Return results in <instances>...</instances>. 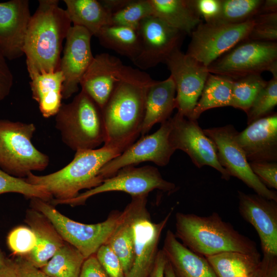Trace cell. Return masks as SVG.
<instances>
[{
	"label": "cell",
	"mask_w": 277,
	"mask_h": 277,
	"mask_svg": "<svg viewBox=\"0 0 277 277\" xmlns=\"http://www.w3.org/2000/svg\"><path fill=\"white\" fill-rule=\"evenodd\" d=\"M175 185L164 179L158 169L152 166L141 167L128 166L122 168L113 176L105 179L99 186L80 193L75 197L59 202L71 206L83 205L90 197L111 191H121L131 196L148 195L154 189L172 192Z\"/></svg>",
	"instance_id": "11"
},
{
	"label": "cell",
	"mask_w": 277,
	"mask_h": 277,
	"mask_svg": "<svg viewBox=\"0 0 277 277\" xmlns=\"http://www.w3.org/2000/svg\"><path fill=\"white\" fill-rule=\"evenodd\" d=\"M235 139L249 162H276V113L250 123L242 132H237Z\"/></svg>",
	"instance_id": "21"
},
{
	"label": "cell",
	"mask_w": 277,
	"mask_h": 277,
	"mask_svg": "<svg viewBox=\"0 0 277 277\" xmlns=\"http://www.w3.org/2000/svg\"><path fill=\"white\" fill-rule=\"evenodd\" d=\"M9 265L18 277H50L23 256L9 259Z\"/></svg>",
	"instance_id": "42"
},
{
	"label": "cell",
	"mask_w": 277,
	"mask_h": 277,
	"mask_svg": "<svg viewBox=\"0 0 277 277\" xmlns=\"http://www.w3.org/2000/svg\"><path fill=\"white\" fill-rule=\"evenodd\" d=\"M137 30L141 50L133 63L142 70L165 63L173 52L180 49L185 35L153 15L142 21Z\"/></svg>",
	"instance_id": "17"
},
{
	"label": "cell",
	"mask_w": 277,
	"mask_h": 277,
	"mask_svg": "<svg viewBox=\"0 0 277 277\" xmlns=\"http://www.w3.org/2000/svg\"><path fill=\"white\" fill-rule=\"evenodd\" d=\"M79 277H109L98 262L95 254L86 259Z\"/></svg>",
	"instance_id": "45"
},
{
	"label": "cell",
	"mask_w": 277,
	"mask_h": 277,
	"mask_svg": "<svg viewBox=\"0 0 277 277\" xmlns=\"http://www.w3.org/2000/svg\"><path fill=\"white\" fill-rule=\"evenodd\" d=\"M162 250L176 277H217L206 258L185 246L170 230Z\"/></svg>",
	"instance_id": "23"
},
{
	"label": "cell",
	"mask_w": 277,
	"mask_h": 277,
	"mask_svg": "<svg viewBox=\"0 0 277 277\" xmlns=\"http://www.w3.org/2000/svg\"><path fill=\"white\" fill-rule=\"evenodd\" d=\"M210 73L236 79L268 71L277 79V44L246 39L208 67Z\"/></svg>",
	"instance_id": "9"
},
{
	"label": "cell",
	"mask_w": 277,
	"mask_h": 277,
	"mask_svg": "<svg viewBox=\"0 0 277 277\" xmlns=\"http://www.w3.org/2000/svg\"><path fill=\"white\" fill-rule=\"evenodd\" d=\"M170 121L169 138L174 149L186 153L196 167L209 166L218 171L223 179L228 181L231 176L218 161L215 145L205 135L197 120L177 112Z\"/></svg>",
	"instance_id": "15"
},
{
	"label": "cell",
	"mask_w": 277,
	"mask_h": 277,
	"mask_svg": "<svg viewBox=\"0 0 277 277\" xmlns=\"http://www.w3.org/2000/svg\"><path fill=\"white\" fill-rule=\"evenodd\" d=\"M153 15L169 26L190 35L202 22L195 0H149Z\"/></svg>",
	"instance_id": "25"
},
{
	"label": "cell",
	"mask_w": 277,
	"mask_h": 277,
	"mask_svg": "<svg viewBox=\"0 0 277 277\" xmlns=\"http://www.w3.org/2000/svg\"><path fill=\"white\" fill-rule=\"evenodd\" d=\"M153 15L149 0H129L123 8L111 14L112 25L138 29L140 23Z\"/></svg>",
	"instance_id": "35"
},
{
	"label": "cell",
	"mask_w": 277,
	"mask_h": 277,
	"mask_svg": "<svg viewBox=\"0 0 277 277\" xmlns=\"http://www.w3.org/2000/svg\"><path fill=\"white\" fill-rule=\"evenodd\" d=\"M167 261L163 250H159L149 277H164V269Z\"/></svg>",
	"instance_id": "46"
},
{
	"label": "cell",
	"mask_w": 277,
	"mask_h": 277,
	"mask_svg": "<svg viewBox=\"0 0 277 277\" xmlns=\"http://www.w3.org/2000/svg\"><path fill=\"white\" fill-rule=\"evenodd\" d=\"M65 9L58 0H39L31 15L24 46L30 78L44 72L60 70L63 42L72 27Z\"/></svg>",
	"instance_id": "1"
},
{
	"label": "cell",
	"mask_w": 277,
	"mask_h": 277,
	"mask_svg": "<svg viewBox=\"0 0 277 277\" xmlns=\"http://www.w3.org/2000/svg\"><path fill=\"white\" fill-rule=\"evenodd\" d=\"M275 12H277V1H263V2L260 9L259 14L271 13Z\"/></svg>",
	"instance_id": "49"
},
{
	"label": "cell",
	"mask_w": 277,
	"mask_h": 277,
	"mask_svg": "<svg viewBox=\"0 0 277 277\" xmlns=\"http://www.w3.org/2000/svg\"><path fill=\"white\" fill-rule=\"evenodd\" d=\"M149 86L124 82L115 87L101 109L105 130L104 145L126 149L141 134Z\"/></svg>",
	"instance_id": "4"
},
{
	"label": "cell",
	"mask_w": 277,
	"mask_h": 277,
	"mask_svg": "<svg viewBox=\"0 0 277 277\" xmlns=\"http://www.w3.org/2000/svg\"><path fill=\"white\" fill-rule=\"evenodd\" d=\"M92 36L86 29L72 26L66 38L60 66L64 77L62 89L64 99L78 91L81 79L93 60Z\"/></svg>",
	"instance_id": "18"
},
{
	"label": "cell",
	"mask_w": 277,
	"mask_h": 277,
	"mask_svg": "<svg viewBox=\"0 0 277 277\" xmlns=\"http://www.w3.org/2000/svg\"><path fill=\"white\" fill-rule=\"evenodd\" d=\"M13 75L0 49V102L7 97L13 85Z\"/></svg>",
	"instance_id": "43"
},
{
	"label": "cell",
	"mask_w": 277,
	"mask_h": 277,
	"mask_svg": "<svg viewBox=\"0 0 277 277\" xmlns=\"http://www.w3.org/2000/svg\"><path fill=\"white\" fill-rule=\"evenodd\" d=\"M55 127L63 142L73 151L95 149L105 141L101 108L81 90L56 114Z\"/></svg>",
	"instance_id": "5"
},
{
	"label": "cell",
	"mask_w": 277,
	"mask_h": 277,
	"mask_svg": "<svg viewBox=\"0 0 277 277\" xmlns=\"http://www.w3.org/2000/svg\"><path fill=\"white\" fill-rule=\"evenodd\" d=\"M264 271L263 262L261 261L260 265L253 272L241 277H262Z\"/></svg>",
	"instance_id": "51"
},
{
	"label": "cell",
	"mask_w": 277,
	"mask_h": 277,
	"mask_svg": "<svg viewBox=\"0 0 277 277\" xmlns=\"http://www.w3.org/2000/svg\"><path fill=\"white\" fill-rule=\"evenodd\" d=\"M9 192L19 193L30 199L39 198L47 202L53 199L41 186L30 184L24 178L12 176L0 168V194Z\"/></svg>",
	"instance_id": "37"
},
{
	"label": "cell",
	"mask_w": 277,
	"mask_h": 277,
	"mask_svg": "<svg viewBox=\"0 0 277 277\" xmlns=\"http://www.w3.org/2000/svg\"><path fill=\"white\" fill-rule=\"evenodd\" d=\"M249 165L252 172L267 187L277 189L276 162H252Z\"/></svg>",
	"instance_id": "41"
},
{
	"label": "cell",
	"mask_w": 277,
	"mask_h": 277,
	"mask_svg": "<svg viewBox=\"0 0 277 277\" xmlns=\"http://www.w3.org/2000/svg\"><path fill=\"white\" fill-rule=\"evenodd\" d=\"M205 135L216 146L220 165L230 176L237 177L256 194L277 202V193L268 188L252 172L245 153L237 143V131L233 125L203 129Z\"/></svg>",
	"instance_id": "12"
},
{
	"label": "cell",
	"mask_w": 277,
	"mask_h": 277,
	"mask_svg": "<svg viewBox=\"0 0 277 277\" xmlns=\"http://www.w3.org/2000/svg\"><path fill=\"white\" fill-rule=\"evenodd\" d=\"M124 209L125 216L106 244L110 246L119 258L125 274L127 275L134 261V244L132 223L137 204V196Z\"/></svg>",
	"instance_id": "30"
},
{
	"label": "cell",
	"mask_w": 277,
	"mask_h": 277,
	"mask_svg": "<svg viewBox=\"0 0 277 277\" xmlns=\"http://www.w3.org/2000/svg\"><path fill=\"white\" fill-rule=\"evenodd\" d=\"M239 211L255 229L263 254L277 256V202L238 191Z\"/></svg>",
	"instance_id": "19"
},
{
	"label": "cell",
	"mask_w": 277,
	"mask_h": 277,
	"mask_svg": "<svg viewBox=\"0 0 277 277\" xmlns=\"http://www.w3.org/2000/svg\"><path fill=\"white\" fill-rule=\"evenodd\" d=\"M175 96V86L170 76L162 81L155 80L147 88L142 136L147 134L155 124H162L171 117L176 108Z\"/></svg>",
	"instance_id": "24"
},
{
	"label": "cell",
	"mask_w": 277,
	"mask_h": 277,
	"mask_svg": "<svg viewBox=\"0 0 277 277\" xmlns=\"http://www.w3.org/2000/svg\"><path fill=\"white\" fill-rule=\"evenodd\" d=\"M64 81L63 74L60 70L39 73L30 78L32 97L38 103L44 117L54 116L59 110L62 105Z\"/></svg>",
	"instance_id": "26"
},
{
	"label": "cell",
	"mask_w": 277,
	"mask_h": 277,
	"mask_svg": "<svg viewBox=\"0 0 277 277\" xmlns=\"http://www.w3.org/2000/svg\"><path fill=\"white\" fill-rule=\"evenodd\" d=\"M232 80L209 73L200 98L189 119L197 120L204 111L214 108L231 106Z\"/></svg>",
	"instance_id": "29"
},
{
	"label": "cell",
	"mask_w": 277,
	"mask_h": 277,
	"mask_svg": "<svg viewBox=\"0 0 277 277\" xmlns=\"http://www.w3.org/2000/svg\"><path fill=\"white\" fill-rule=\"evenodd\" d=\"M171 128L169 118L161 124L156 132L142 136L119 155L105 164L100 170V175L105 180L115 175L123 168L134 166L146 161L152 162L159 166L167 165L176 151L169 138Z\"/></svg>",
	"instance_id": "14"
},
{
	"label": "cell",
	"mask_w": 277,
	"mask_h": 277,
	"mask_svg": "<svg viewBox=\"0 0 277 277\" xmlns=\"http://www.w3.org/2000/svg\"><path fill=\"white\" fill-rule=\"evenodd\" d=\"M175 227L176 238L205 258L226 251L259 253L254 241L240 233L216 212L207 216L177 212Z\"/></svg>",
	"instance_id": "3"
},
{
	"label": "cell",
	"mask_w": 277,
	"mask_h": 277,
	"mask_svg": "<svg viewBox=\"0 0 277 277\" xmlns=\"http://www.w3.org/2000/svg\"><path fill=\"white\" fill-rule=\"evenodd\" d=\"M253 18L239 24L201 23L192 32L186 54L208 67L238 44L247 39Z\"/></svg>",
	"instance_id": "10"
},
{
	"label": "cell",
	"mask_w": 277,
	"mask_h": 277,
	"mask_svg": "<svg viewBox=\"0 0 277 277\" xmlns=\"http://www.w3.org/2000/svg\"><path fill=\"white\" fill-rule=\"evenodd\" d=\"M264 265L262 277H277V256L263 254Z\"/></svg>",
	"instance_id": "47"
},
{
	"label": "cell",
	"mask_w": 277,
	"mask_h": 277,
	"mask_svg": "<svg viewBox=\"0 0 277 277\" xmlns=\"http://www.w3.org/2000/svg\"><path fill=\"white\" fill-rule=\"evenodd\" d=\"M9 267V259L6 258L0 249V274Z\"/></svg>",
	"instance_id": "50"
},
{
	"label": "cell",
	"mask_w": 277,
	"mask_h": 277,
	"mask_svg": "<svg viewBox=\"0 0 277 277\" xmlns=\"http://www.w3.org/2000/svg\"><path fill=\"white\" fill-rule=\"evenodd\" d=\"M263 2L262 0H221L220 13L213 22L226 24L245 22L259 14Z\"/></svg>",
	"instance_id": "34"
},
{
	"label": "cell",
	"mask_w": 277,
	"mask_h": 277,
	"mask_svg": "<svg viewBox=\"0 0 277 277\" xmlns=\"http://www.w3.org/2000/svg\"><path fill=\"white\" fill-rule=\"evenodd\" d=\"M231 106L247 113L267 81L261 74H252L232 79Z\"/></svg>",
	"instance_id": "33"
},
{
	"label": "cell",
	"mask_w": 277,
	"mask_h": 277,
	"mask_svg": "<svg viewBox=\"0 0 277 277\" xmlns=\"http://www.w3.org/2000/svg\"><path fill=\"white\" fill-rule=\"evenodd\" d=\"M100 2L111 15L123 8L129 0H102Z\"/></svg>",
	"instance_id": "48"
},
{
	"label": "cell",
	"mask_w": 277,
	"mask_h": 277,
	"mask_svg": "<svg viewBox=\"0 0 277 277\" xmlns=\"http://www.w3.org/2000/svg\"><path fill=\"white\" fill-rule=\"evenodd\" d=\"M276 105L277 79L272 77L258 94L246 113L247 124L271 114Z\"/></svg>",
	"instance_id": "36"
},
{
	"label": "cell",
	"mask_w": 277,
	"mask_h": 277,
	"mask_svg": "<svg viewBox=\"0 0 277 277\" xmlns=\"http://www.w3.org/2000/svg\"><path fill=\"white\" fill-rule=\"evenodd\" d=\"M25 222L35 235L36 244L29 254L23 257L35 267L41 269L65 241L50 221L35 209L27 210Z\"/></svg>",
	"instance_id": "22"
},
{
	"label": "cell",
	"mask_w": 277,
	"mask_h": 277,
	"mask_svg": "<svg viewBox=\"0 0 277 277\" xmlns=\"http://www.w3.org/2000/svg\"><path fill=\"white\" fill-rule=\"evenodd\" d=\"M197 11L205 22L214 21L221 9V0H195Z\"/></svg>",
	"instance_id": "44"
},
{
	"label": "cell",
	"mask_w": 277,
	"mask_h": 277,
	"mask_svg": "<svg viewBox=\"0 0 277 277\" xmlns=\"http://www.w3.org/2000/svg\"><path fill=\"white\" fill-rule=\"evenodd\" d=\"M164 277H176L171 264L168 261L165 267Z\"/></svg>",
	"instance_id": "52"
},
{
	"label": "cell",
	"mask_w": 277,
	"mask_h": 277,
	"mask_svg": "<svg viewBox=\"0 0 277 277\" xmlns=\"http://www.w3.org/2000/svg\"><path fill=\"white\" fill-rule=\"evenodd\" d=\"M30 199L31 208L45 215L64 241L75 247L85 259L95 254L101 246L107 244L125 216L124 210H114L103 222L84 224L62 214L48 202L36 197Z\"/></svg>",
	"instance_id": "6"
},
{
	"label": "cell",
	"mask_w": 277,
	"mask_h": 277,
	"mask_svg": "<svg viewBox=\"0 0 277 277\" xmlns=\"http://www.w3.org/2000/svg\"><path fill=\"white\" fill-rule=\"evenodd\" d=\"M28 0L0 3V49L7 60L24 55V46L31 17Z\"/></svg>",
	"instance_id": "20"
},
{
	"label": "cell",
	"mask_w": 277,
	"mask_h": 277,
	"mask_svg": "<svg viewBox=\"0 0 277 277\" xmlns=\"http://www.w3.org/2000/svg\"><path fill=\"white\" fill-rule=\"evenodd\" d=\"M217 277H241L250 273L260 265V253L248 254L226 251L206 257Z\"/></svg>",
	"instance_id": "31"
},
{
	"label": "cell",
	"mask_w": 277,
	"mask_h": 277,
	"mask_svg": "<svg viewBox=\"0 0 277 277\" xmlns=\"http://www.w3.org/2000/svg\"><path fill=\"white\" fill-rule=\"evenodd\" d=\"M0 277H18L13 269L10 266L4 272L0 274Z\"/></svg>",
	"instance_id": "53"
},
{
	"label": "cell",
	"mask_w": 277,
	"mask_h": 277,
	"mask_svg": "<svg viewBox=\"0 0 277 277\" xmlns=\"http://www.w3.org/2000/svg\"><path fill=\"white\" fill-rule=\"evenodd\" d=\"M175 86L177 112L189 118L209 74L208 68L180 49L165 61Z\"/></svg>",
	"instance_id": "16"
},
{
	"label": "cell",
	"mask_w": 277,
	"mask_h": 277,
	"mask_svg": "<svg viewBox=\"0 0 277 277\" xmlns=\"http://www.w3.org/2000/svg\"><path fill=\"white\" fill-rule=\"evenodd\" d=\"M254 24L247 39L276 42L277 40V12L262 13L253 17Z\"/></svg>",
	"instance_id": "38"
},
{
	"label": "cell",
	"mask_w": 277,
	"mask_h": 277,
	"mask_svg": "<svg viewBox=\"0 0 277 277\" xmlns=\"http://www.w3.org/2000/svg\"><path fill=\"white\" fill-rule=\"evenodd\" d=\"M36 130L33 123L0 120V168L9 174L25 178L33 171H42L49 157L32 143Z\"/></svg>",
	"instance_id": "7"
},
{
	"label": "cell",
	"mask_w": 277,
	"mask_h": 277,
	"mask_svg": "<svg viewBox=\"0 0 277 277\" xmlns=\"http://www.w3.org/2000/svg\"><path fill=\"white\" fill-rule=\"evenodd\" d=\"M125 149L104 145L100 148L75 152L73 160L61 169L53 173L36 175L30 172L24 178L28 183L41 186L50 194L52 205L77 196L84 189H91L104 181L99 174L102 167Z\"/></svg>",
	"instance_id": "2"
},
{
	"label": "cell",
	"mask_w": 277,
	"mask_h": 277,
	"mask_svg": "<svg viewBox=\"0 0 277 277\" xmlns=\"http://www.w3.org/2000/svg\"><path fill=\"white\" fill-rule=\"evenodd\" d=\"M95 254L109 277H126L119 258L109 245H103Z\"/></svg>",
	"instance_id": "40"
},
{
	"label": "cell",
	"mask_w": 277,
	"mask_h": 277,
	"mask_svg": "<svg viewBox=\"0 0 277 277\" xmlns=\"http://www.w3.org/2000/svg\"><path fill=\"white\" fill-rule=\"evenodd\" d=\"M148 195L137 196L132 223L134 261L126 277H149L154 263L162 232L172 214L169 212L159 223H154L147 208Z\"/></svg>",
	"instance_id": "13"
},
{
	"label": "cell",
	"mask_w": 277,
	"mask_h": 277,
	"mask_svg": "<svg viewBox=\"0 0 277 277\" xmlns=\"http://www.w3.org/2000/svg\"><path fill=\"white\" fill-rule=\"evenodd\" d=\"M96 37L102 46L128 57L132 62L140 52L141 39L137 29L108 25L103 27Z\"/></svg>",
	"instance_id": "28"
},
{
	"label": "cell",
	"mask_w": 277,
	"mask_h": 277,
	"mask_svg": "<svg viewBox=\"0 0 277 277\" xmlns=\"http://www.w3.org/2000/svg\"><path fill=\"white\" fill-rule=\"evenodd\" d=\"M85 259L75 247L65 242L40 269L50 277H79Z\"/></svg>",
	"instance_id": "32"
},
{
	"label": "cell",
	"mask_w": 277,
	"mask_h": 277,
	"mask_svg": "<svg viewBox=\"0 0 277 277\" xmlns=\"http://www.w3.org/2000/svg\"><path fill=\"white\" fill-rule=\"evenodd\" d=\"M65 9L73 26L83 27L92 36L104 27L112 25L111 15L96 0H64Z\"/></svg>",
	"instance_id": "27"
},
{
	"label": "cell",
	"mask_w": 277,
	"mask_h": 277,
	"mask_svg": "<svg viewBox=\"0 0 277 277\" xmlns=\"http://www.w3.org/2000/svg\"><path fill=\"white\" fill-rule=\"evenodd\" d=\"M7 244L13 253L17 256L29 254L36 244V236L28 227L19 226L10 231L7 236Z\"/></svg>",
	"instance_id": "39"
},
{
	"label": "cell",
	"mask_w": 277,
	"mask_h": 277,
	"mask_svg": "<svg viewBox=\"0 0 277 277\" xmlns=\"http://www.w3.org/2000/svg\"><path fill=\"white\" fill-rule=\"evenodd\" d=\"M154 81L147 73L124 65L117 57L102 53L94 56L80 85L102 109L120 83L148 87Z\"/></svg>",
	"instance_id": "8"
}]
</instances>
